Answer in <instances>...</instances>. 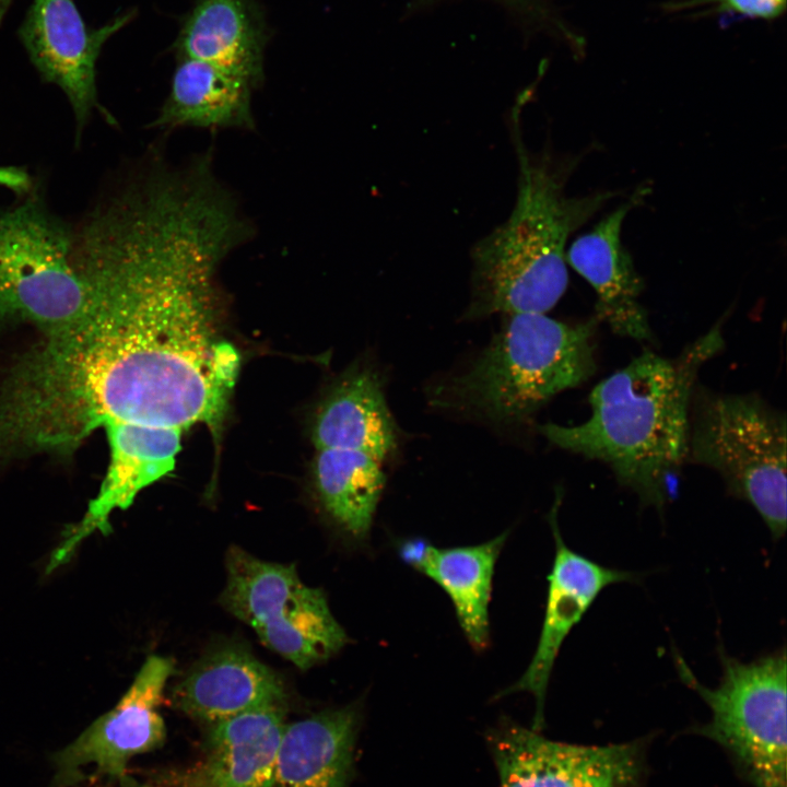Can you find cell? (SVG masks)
I'll return each mask as SVG.
<instances>
[{
    "instance_id": "cell-1",
    "label": "cell",
    "mask_w": 787,
    "mask_h": 787,
    "mask_svg": "<svg viewBox=\"0 0 787 787\" xmlns=\"http://www.w3.org/2000/svg\"><path fill=\"white\" fill-rule=\"evenodd\" d=\"M252 235L234 196L193 172L136 177L74 230L92 287L77 321L45 333L16 364L37 427L74 449L108 423L219 439L239 356L222 338L225 257Z\"/></svg>"
},
{
    "instance_id": "cell-2",
    "label": "cell",
    "mask_w": 787,
    "mask_h": 787,
    "mask_svg": "<svg viewBox=\"0 0 787 787\" xmlns=\"http://www.w3.org/2000/svg\"><path fill=\"white\" fill-rule=\"evenodd\" d=\"M724 345L721 325L716 324L676 357L644 351L591 390V413L585 422L538 428L559 448L608 465L642 503L661 509L667 480L688 459L698 372Z\"/></svg>"
},
{
    "instance_id": "cell-3",
    "label": "cell",
    "mask_w": 787,
    "mask_h": 787,
    "mask_svg": "<svg viewBox=\"0 0 787 787\" xmlns=\"http://www.w3.org/2000/svg\"><path fill=\"white\" fill-rule=\"evenodd\" d=\"M519 96L508 114L517 160V193L508 219L470 250L471 295L465 317L494 314H545L568 284L566 243L618 191L567 196L565 187L583 155L560 154L547 144L531 151L521 132Z\"/></svg>"
},
{
    "instance_id": "cell-4",
    "label": "cell",
    "mask_w": 787,
    "mask_h": 787,
    "mask_svg": "<svg viewBox=\"0 0 787 787\" xmlns=\"http://www.w3.org/2000/svg\"><path fill=\"white\" fill-rule=\"evenodd\" d=\"M503 316L472 364L430 393L433 406L517 425L596 372L597 317L569 325L539 313Z\"/></svg>"
},
{
    "instance_id": "cell-5",
    "label": "cell",
    "mask_w": 787,
    "mask_h": 787,
    "mask_svg": "<svg viewBox=\"0 0 787 787\" xmlns=\"http://www.w3.org/2000/svg\"><path fill=\"white\" fill-rule=\"evenodd\" d=\"M786 416L754 393L695 386L688 459L717 471L728 492L749 503L774 540L786 532Z\"/></svg>"
},
{
    "instance_id": "cell-6",
    "label": "cell",
    "mask_w": 787,
    "mask_h": 787,
    "mask_svg": "<svg viewBox=\"0 0 787 787\" xmlns=\"http://www.w3.org/2000/svg\"><path fill=\"white\" fill-rule=\"evenodd\" d=\"M92 294L71 227L35 198L0 210V324L56 331L85 314Z\"/></svg>"
},
{
    "instance_id": "cell-7",
    "label": "cell",
    "mask_w": 787,
    "mask_h": 787,
    "mask_svg": "<svg viewBox=\"0 0 787 787\" xmlns=\"http://www.w3.org/2000/svg\"><path fill=\"white\" fill-rule=\"evenodd\" d=\"M723 676L716 688L698 682L682 657L676 656L681 680L712 712L703 736L723 745L755 787H786L785 649L742 662L719 647Z\"/></svg>"
},
{
    "instance_id": "cell-8",
    "label": "cell",
    "mask_w": 787,
    "mask_h": 787,
    "mask_svg": "<svg viewBox=\"0 0 787 787\" xmlns=\"http://www.w3.org/2000/svg\"><path fill=\"white\" fill-rule=\"evenodd\" d=\"M226 574L222 606L299 669L325 661L346 644L325 594L303 584L293 564L262 561L233 545Z\"/></svg>"
},
{
    "instance_id": "cell-9",
    "label": "cell",
    "mask_w": 787,
    "mask_h": 787,
    "mask_svg": "<svg viewBox=\"0 0 787 787\" xmlns=\"http://www.w3.org/2000/svg\"><path fill=\"white\" fill-rule=\"evenodd\" d=\"M173 672L171 658L150 656L119 702L54 755L55 786L77 784L91 768L94 775L132 787L129 762L165 741L160 706Z\"/></svg>"
},
{
    "instance_id": "cell-10",
    "label": "cell",
    "mask_w": 787,
    "mask_h": 787,
    "mask_svg": "<svg viewBox=\"0 0 787 787\" xmlns=\"http://www.w3.org/2000/svg\"><path fill=\"white\" fill-rule=\"evenodd\" d=\"M501 787H630L639 772L635 744L577 745L517 725L490 736Z\"/></svg>"
},
{
    "instance_id": "cell-11",
    "label": "cell",
    "mask_w": 787,
    "mask_h": 787,
    "mask_svg": "<svg viewBox=\"0 0 787 787\" xmlns=\"http://www.w3.org/2000/svg\"><path fill=\"white\" fill-rule=\"evenodd\" d=\"M134 15V10L127 11L92 28L73 0H33L26 12L17 32L20 40L40 77L67 95L78 133L98 107L96 62L102 48Z\"/></svg>"
},
{
    "instance_id": "cell-12",
    "label": "cell",
    "mask_w": 787,
    "mask_h": 787,
    "mask_svg": "<svg viewBox=\"0 0 787 787\" xmlns=\"http://www.w3.org/2000/svg\"><path fill=\"white\" fill-rule=\"evenodd\" d=\"M549 515L555 542V555L548 576V596L541 634L532 659L524 674L503 696L513 692H529L536 700L533 730L541 729L548 684L555 659L573 627L610 585L635 582L637 576L629 571L601 565L567 547L562 538L557 510L562 501L561 491Z\"/></svg>"
},
{
    "instance_id": "cell-13",
    "label": "cell",
    "mask_w": 787,
    "mask_h": 787,
    "mask_svg": "<svg viewBox=\"0 0 787 787\" xmlns=\"http://www.w3.org/2000/svg\"><path fill=\"white\" fill-rule=\"evenodd\" d=\"M648 192L639 188L592 230L578 237L565 259L592 287L596 294L595 317L610 330L636 341L654 342L646 309L639 302L644 281L622 243V225L627 213Z\"/></svg>"
},
{
    "instance_id": "cell-14",
    "label": "cell",
    "mask_w": 787,
    "mask_h": 787,
    "mask_svg": "<svg viewBox=\"0 0 787 787\" xmlns=\"http://www.w3.org/2000/svg\"><path fill=\"white\" fill-rule=\"evenodd\" d=\"M110 459L99 491L82 520L55 551L49 569L62 564L94 530L106 531L115 509L131 505L137 494L174 470L181 446V430L130 422L108 423Z\"/></svg>"
},
{
    "instance_id": "cell-15",
    "label": "cell",
    "mask_w": 787,
    "mask_h": 787,
    "mask_svg": "<svg viewBox=\"0 0 787 787\" xmlns=\"http://www.w3.org/2000/svg\"><path fill=\"white\" fill-rule=\"evenodd\" d=\"M268 38L255 0H196L173 46L177 58L203 61L257 89L265 80Z\"/></svg>"
},
{
    "instance_id": "cell-16",
    "label": "cell",
    "mask_w": 787,
    "mask_h": 787,
    "mask_svg": "<svg viewBox=\"0 0 787 787\" xmlns=\"http://www.w3.org/2000/svg\"><path fill=\"white\" fill-rule=\"evenodd\" d=\"M283 708L259 707L212 724L204 759L186 774L184 786L273 787Z\"/></svg>"
},
{
    "instance_id": "cell-17",
    "label": "cell",
    "mask_w": 787,
    "mask_h": 787,
    "mask_svg": "<svg viewBox=\"0 0 787 787\" xmlns=\"http://www.w3.org/2000/svg\"><path fill=\"white\" fill-rule=\"evenodd\" d=\"M284 700L279 676L236 647L203 658L174 692L179 709L211 725L255 708L283 706Z\"/></svg>"
},
{
    "instance_id": "cell-18",
    "label": "cell",
    "mask_w": 787,
    "mask_h": 787,
    "mask_svg": "<svg viewBox=\"0 0 787 787\" xmlns=\"http://www.w3.org/2000/svg\"><path fill=\"white\" fill-rule=\"evenodd\" d=\"M312 438L317 450H357L380 462L392 455L397 426L374 367H355L332 386L316 410Z\"/></svg>"
},
{
    "instance_id": "cell-19",
    "label": "cell",
    "mask_w": 787,
    "mask_h": 787,
    "mask_svg": "<svg viewBox=\"0 0 787 787\" xmlns=\"http://www.w3.org/2000/svg\"><path fill=\"white\" fill-rule=\"evenodd\" d=\"M359 719L357 708L346 706L285 725L273 787H345Z\"/></svg>"
},
{
    "instance_id": "cell-20",
    "label": "cell",
    "mask_w": 787,
    "mask_h": 787,
    "mask_svg": "<svg viewBox=\"0 0 787 787\" xmlns=\"http://www.w3.org/2000/svg\"><path fill=\"white\" fill-rule=\"evenodd\" d=\"M254 90L247 81L209 63L177 58L168 94L150 127L254 131Z\"/></svg>"
},
{
    "instance_id": "cell-21",
    "label": "cell",
    "mask_w": 787,
    "mask_h": 787,
    "mask_svg": "<svg viewBox=\"0 0 787 787\" xmlns=\"http://www.w3.org/2000/svg\"><path fill=\"white\" fill-rule=\"evenodd\" d=\"M507 536L505 531L480 544L436 548L424 573L448 595L466 638L478 651L490 644L492 579Z\"/></svg>"
},
{
    "instance_id": "cell-22",
    "label": "cell",
    "mask_w": 787,
    "mask_h": 787,
    "mask_svg": "<svg viewBox=\"0 0 787 787\" xmlns=\"http://www.w3.org/2000/svg\"><path fill=\"white\" fill-rule=\"evenodd\" d=\"M319 500L334 522L355 539L369 532L385 485L373 456L349 449H319L313 463Z\"/></svg>"
},
{
    "instance_id": "cell-23",
    "label": "cell",
    "mask_w": 787,
    "mask_h": 787,
    "mask_svg": "<svg viewBox=\"0 0 787 787\" xmlns=\"http://www.w3.org/2000/svg\"><path fill=\"white\" fill-rule=\"evenodd\" d=\"M787 0H685L666 4L670 11L703 8L705 11L726 16L771 21L786 10Z\"/></svg>"
},
{
    "instance_id": "cell-24",
    "label": "cell",
    "mask_w": 787,
    "mask_h": 787,
    "mask_svg": "<svg viewBox=\"0 0 787 787\" xmlns=\"http://www.w3.org/2000/svg\"><path fill=\"white\" fill-rule=\"evenodd\" d=\"M398 554L411 568L424 574L436 550L428 540L416 537L398 543Z\"/></svg>"
},
{
    "instance_id": "cell-25",
    "label": "cell",
    "mask_w": 787,
    "mask_h": 787,
    "mask_svg": "<svg viewBox=\"0 0 787 787\" xmlns=\"http://www.w3.org/2000/svg\"><path fill=\"white\" fill-rule=\"evenodd\" d=\"M507 3L514 5L517 10L526 15H529L533 21L551 24L563 32L566 37H571L572 33L566 30L564 25L559 23L557 19L550 13V9L547 7L544 0H505Z\"/></svg>"
},
{
    "instance_id": "cell-26",
    "label": "cell",
    "mask_w": 787,
    "mask_h": 787,
    "mask_svg": "<svg viewBox=\"0 0 787 787\" xmlns=\"http://www.w3.org/2000/svg\"><path fill=\"white\" fill-rule=\"evenodd\" d=\"M0 187L8 188L17 193H25L32 187L30 175L22 168L9 166L0 167Z\"/></svg>"
},
{
    "instance_id": "cell-27",
    "label": "cell",
    "mask_w": 787,
    "mask_h": 787,
    "mask_svg": "<svg viewBox=\"0 0 787 787\" xmlns=\"http://www.w3.org/2000/svg\"><path fill=\"white\" fill-rule=\"evenodd\" d=\"M11 0H0V24L2 23L4 15L10 7Z\"/></svg>"
}]
</instances>
